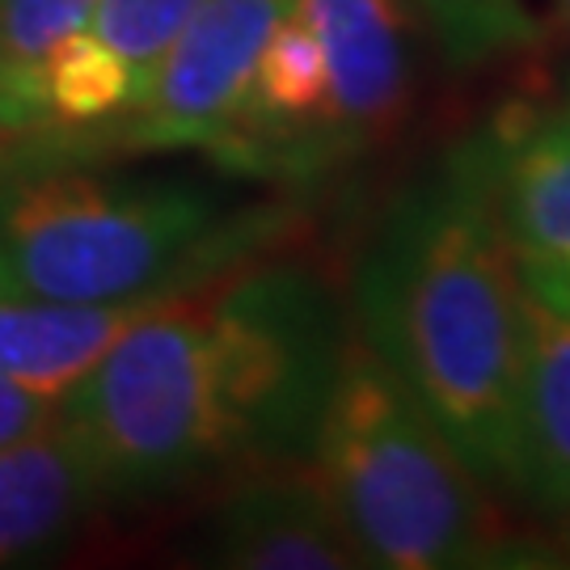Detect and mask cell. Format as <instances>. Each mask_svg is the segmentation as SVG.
I'll list each match as a JSON object with an SVG mask.
<instances>
[{
  "label": "cell",
  "instance_id": "cell-1",
  "mask_svg": "<svg viewBox=\"0 0 570 570\" xmlns=\"http://www.w3.org/2000/svg\"><path fill=\"white\" fill-rule=\"evenodd\" d=\"M360 338L482 487L511 490L524 279L490 195L487 131L393 204L355 279Z\"/></svg>",
  "mask_w": 570,
  "mask_h": 570
},
{
  "label": "cell",
  "instance_id": "cell-2",
  "mask_svg": "<svg viewBox=\"0 0 570 570\" xmlns=\"http://www.w3.org/2000/svg\"><path fill=\"white\" fill-rule=\"evenodd\" d=\"M271 216H228L183 183H119L77 169L0 174V266L47 301H148L237 266Z\"/></svg>",
  "mask_w": 570,
  "mask_h": 570
},
{
  "label": "cell",
  "instance_id": "cell-3",
  "mask_svg": "<svg viewBox=\"0 0 570 570\" xmlns=\"http://www.w3.org/2000/svg\"><path fill=\"white\" fill-rule=\"evenodd\" d=\"M308 461L364 553V567L444 570L490 562L499 520L487 490L364 338H346Z\"/></svg>",
  "mask_w": 570,
  "mask_h": 570
},
{
  "label": "cell",
  "instance_id": "cell-4",
  "mask_svg": "<svg viewBox=\"0 0 570 570\" xmlns=\"http://www.w3.org/2000/svg\"><path fill=\"white\" fill-rule=\"evenodd\" d=\"M60 410L85 431L106 499L161 494L225 465L207 279L153 296Z\"/></svg>",
  "mask_w": 570,
  "mask_h": 570
},
{
  "label": "cell",
  "instance_id": "cell-5",
  "mask_svg": "<svg viewBox=\"0 0 570 570\" xmlns=\"http://www.w3.org/2000/svg\"><path fill=\"white\" fill-rule=\"evenodd\" d=\"M207 346L225 465L308 461L346 351L330 292L301 266L207 279Z\"/></svg>",
  "mask_w": 570,
  "mask_h": 570
},
{
  "label": "cell",
  "instance_id": "cell-6",
  "mask_svg": "<svg viewBox=\"0 0 570 570\" xmlns=\"http://www.w3.org/2000/svg\"><path fill=\"white\" fill-rule=\"evenodd\" d=\"M292 0H204L122 106L115 144L127 148H216L254 77L271 26Z\"/></svg>",
  "mask_w": 570,
  "mask_h": 570
},
{
  "label": "cell",
  "instance_id": "cell-7",
  "mask_svg": "<svg viewBox=\"0 0 570 570\" xmlns=\"http://www.w3.org/2000/svg\"><path fill=\"white\" fill-rule=\"evenodd\" d=\"M326 51L330 102L322 165L393 131L410 98L406 0H292Z\"/></svg>",
  "mask_w": 570,
  "mask_h": 570
},
{
  "label": "cell",
  "instance_id": "cell-8",
  "mask_svg": "<svg viewBox=\"0 0 570 570\" xmlns=\"http://www.w3.org/2000/svg\"><path fill=\"white\" fill-rule=\"evenodd\" d=\"M204 558L237 570H351L364 553L305 461L258 465L216 508Z\"/></svg>",
  "mask_w": 570,
  "mask_h": 570
},
{
  "label": "cell",
  "instance_id": "cell-9",
  "mask_svg": "<svg viewBox=\"0 0 570 570\" xmlns=\"http://www.w3.org/2000/svg\"><path fill=\"white\" fill-rule=\"evenodd\" d=\"M487 144L494 216L524 292L553 305L570 279V115L499 119Z\"/></svg>",
  "mask_w": 570,
  "mask_h": 570
},
{
  "label": "cell",
  "instance_id": "cell-10",
  "mask_svg": "<svg viewBox=\"0 0 570 570\" xmlns=\"http://www.w3.org/2000/svg\"><path fill=\"white\" fill-rule=\"evenodd\" d=\"M102 499L94 449L60 410L42 431L0 449V567L63 546Z\"/></svg>",
  "mask_w": 570,
  "mask_h": 570
},
{
  "label": "cell",
  "instance_id": "cell-11",
  "mask_svg": "<svg viewBox=\"0 0 570 570\" xmlns=\"http://www.w3.org/2000/svg\"><path fill=\"white\" fill-rule=\"evenodd\" d=\"M511 490L546 515L570 511V313L529 292Z\"/></svg>",
  "mask_w": 570,
  "mask_h": 570
},
{
  "label": "cell",
  "instance_id": "cell-12",
  "mask_svg": "<svg viewBox=\"0 0 570 570\" xmlns=\"http://www.w3.org/2000/svg\"><path fill=\"white\" fill-rule=\"evenodd\" d=\"M148 301H47L21 292L0 266V372L60 402L81 385L85 372L115 346Z\"/></svg>",
  "mask_w": 570,
  "mask_h": 570
},
{
  "label": "cell",
  "instance_id": "cell-13",
  "mask_svg": "<svg viewBox=\"0 0 570 570\" xmlns=\"http://www.w3.org/2000/svg\"><path fill=\"white\" fill-rule=\"evenodd\" d=\"M98 0H0V131L39 127L42 60L89 26Z\"/></svg>",
  "mask_w": 570,
  "mask_h": 570
},
{
  "label": "cell",
  "instance_id": "cell-14",
  "mask_svg": "<svg viewBox=\"0 0 570 570\" xmlns=\"http://www.w3.org/2000/svg\"><path fill=\"white\" fill-rule=\"evenodd\" d=\"M136 94V77L94 30L63 39L39 72V127H94L115 119Z\"/></svg>",
  "mask_w": 570,
  "mask_h": 570
},
{
  "label": "cell",
  "instance_id": "cell-15",
  "mask_svg": "<svg viewBox=\"0 0 570 570\" xmlns=\"http://www.w3.org/2000/svg\"><path fill=\"white\" fill-rule=\"evenodd\" d=\"M452 63H482L537 39L520 0H419Z\"/></svg>",
  "mask_w": 570,
  "mask_h": 570
},
{
  "label": "cell",
  "instance_id": "cell-16",
  "mask_svg": "<svg viewBox=\"0 0 570 570\" xmlns=\"http://www.w3.org/2000/svg\"><path fill=\"white\" fill-rule=\"evenodd\" d=\"M199 4L204 0H98L85 30H94L110 51H119L122 63L136 77V89H140L148 68L157 63V56L169 47V39L183 30V21Z\"/></svg>",
  "mask_w": 570,
  "mask_h": 570
},
{
  "label": "cell",
  "instance_id": "cell-17",
  "mask_svg": "<svg viewBox=\"0 0 570 570\" xmlns=\"http://www.w3.org/2000/svg\"><path fill=\"white\" fill-rule=\"evenodd\" d=\"M56 414H60L56 397L35 393L30 385H21V381L0 372V449H9V444L42 431Z\"/></svg>",
  "mask_w": 570,
  "mask_h": 570
},
{
  "label": "cell",
  "instance_id": "cell-18",
  "mask_svg": "<svg viewBox=\"0 0 570 570\" xmlns=\"http://www.w3.org/2000/svg\"><path fill=\"white\" fill-rule=\"evenodd\" d=\"M546 305H550V301H546ZM553 308H567V313H570V279H567V287H562V296L553 301Z\"/></svg>",
  "mask_w": 570,
  "mask_h": 570
},
{
  "label": "cell",
  "instance_id": "cell-19",
  "mask_svg": "<svg viewBox=\"0 0 570 570\" xmlns=\"http://www.w3.org/2000/svg\"><path fill=\"white\" fill-rule=\"evenodd\" d=\"M562 9H567V18H570V0H562Z\"/></svg>",
  "mask_w": 570,
  "mask_h": 570
},
{
  "label": "cell",
  "instance_id": "cell-20",
  "mask_svg": "<svg viewBox=\"0 0 570 570\" xmlns=\"http://www.w3.org/2000/svg\"><path fill=\"white\" fill-rule=\"evenodd\" d=\"M567 524H570V511H567Z\"/></svg>",
  "mask_w": 570,
  "mask_h": 570
}]
</instances>
